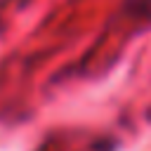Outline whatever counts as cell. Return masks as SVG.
I'll use <instances>...</instances> for the list:
<instances>
[{
	"mask_svg": "<svg viewBox=\"0 0 151 151\" xmlns=\"http://www.w3.org/2000/svg\"><path fill=\"white\" fill-rule=\"evenodd\" d=\"M125 12L142 24H151V0H125Z\"/></svg>",
	"mask_w": 151,
	"mask_h": 151,
	"instance_id": "cell-1",
	"label": "cell"
}]
</instances>
